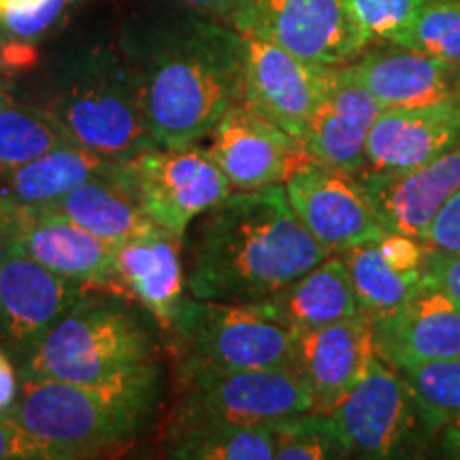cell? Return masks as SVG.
Returning a JSON list of instances; mask_svg holds the SVG:
<instances>
[{
	"label": "cell",
	"mask_w": 460,
	"mask_h": 460,
	"mask_svg": "<svg viewBox=\"0 0 460 460\" xmlns=\"http://www.w3.org/2000/svg\"><path fill=\"white\" fill-rule=\"evenodd\" d=\"M154 146H197L243 96V34L199 11L141 17L119 41Z\"/></svg>",
	"instance_id": "cell-1"
},
{
	"label": "cell",
	"mask_w": 460,
	"mask_h": 460,
	"mask_svg": "<svg viewBox=\"0 0 460 460\" xmlns=\"http://www.w3.org/2000/svg\"><path fill=\"white\" fill-rule=\"evenodd\" d=\"M190 296L262 303L331 256L305 230L284 186L230 190L188 228Z\"/></svg>",
	"instance_id": "cell-2"
},
{
	"label": "cell",
	"mask_w": 460,
	"mask_h": 460,
	"mask_svg": "<svg viewBox=\"0 0 460 460\" xmlns=\"http://www.w3.org/2000/svg\"><path fill=\"white\" fill-rule=\"evenodd\" d=\"M130 296L88 290L17 367L20 377L71 384H118L160 376L158 339Z\"/></svg>",
	"instance_id": "cell-3"
},
{
	"label": "cell",
	"mask_w": 460,
	"mask_h": 460,
	"mask_svg": "<svg viewBox=\"0 0 460 460\" xmlns=\"http://www.w3.org/2000/svg\"><path fill=\"white\" fill-rule=\"evenodd\" d=\"M13 418L41 446L45 460L96 458L122 450L154 416L160 376L118 384L20 377Z\"/></svg>",
	"instance_id": "cell-4"
},
{
	"label": "cell",
	"mask_w": 460,
	"mask_h": 460,
	"mask_svg": "<svg viewBox=\"0 0 460 460\" xmlns=\"http://www.w3.org/2000/svg\"><path fill=\"white\" fill-rule=\"evenodd\" d=\"M45 113L66 141L113 160H128L154 147L132 73L113 45L73 51L51 77Z\"/></svg>",
	"instance_id": "cell-5"
},
{
	"label": "cell",
	"mask_w": 460,
	"mask_h": 460,
	"mask_svg": "<svg viewBox=\"0 0 460 460\" xmlns=\"http://www.w3.org/2000/svg\"><path fill=\"white\" fill-rule=\"evenodd\" d=\"M177 384L197 376L295 365L296 332L261 303H222L186 296L171 329Z\"/></svg>",
	"instance_id": "cell-6"
},
{
	"label": "cell",
	"mask_w": 460,
	"mask_h": 460,
	"mask_svg": "<svg viewBox=\"0 0 460 460\" xmlns=\"http://www.w3.org/2000/svg\"><path fill=\"white\" fill-rule=\"evenodd\" d=\"M326 413L349 458H418L437 444L439 435L420 410L402 373L379 356L358 386Z\"/></svg>",
	"instance_id": "cell-7"
},
{
	"label": "cell",
	"mask_w": 460,
	"mask_h": 460,
	"mask_svg": "<svg viewBox=\"0 0 460 460\" xmlns=\"http://www.w3.org/2000/svg\"><path fill=\"white\" fill-rule=\"evenodd\" d=\"M314 411V399L296 369L211 373L180 382L169 429L200 424H273Z\"/></svg>",
	"instance_id": "cell-8"
},
{
	"label": "cell",
	"mask_w": 460,
	"mask_h": 460,
	"mask_svg": "<svg viewBox=\"0 0 460 460\" xmlns=\"http://www.w3.org/2000/svg\"><path fill=\"white\" fill-rule=\"evenodd\" d=\"M126 180L146 216L177 239L230 194V183L209 149L147 147L124 160Z\"/></svg>",
	"instance_id": "cell-9"
},
{
	"label": "cell",
	"mask_w": 460,
	"mask_h": 460,
	"mask_svg": "<svg viewBox=\"0 0 460 460\" xmlns=\"http://www.w3.org/2000/svg\"><path fill=\"white\" fill-rule=\"evenodd\" d=\"M230 26L324 66L348 65L371 45L345 0H239Z\"/></svg>",
	"instance_id": "cell-10"
},
{
	"label": "cell",
	"mask_w": 460,
	"mask_h": 460,
	"mask_svg": "<svg viewBox=\"0 0 460 460\" xmlns=\"http://www.w3.org/2000/svg\"><path fill=\"white\" fill-rule=\"evenodd\" d=\"M284 188L305 230L329 254L386 234L356 175L309 158L296 166Z\"/></svg>",
	"instance_id": "cell-11"
},
{
	"label": "cell",
	"mask_w": 460,
	"mask_h": 460,
	"mask_svg": "<svg viewBox=\"0 0 460 460\" xmlns=\"http://www.w3.org/2000/svg\"><path fill=\"white\" fill-rule=\"evenodd\" d=\"M88 290L15 245L0 269V348L20 367Z\"/></svg>",
	"instance_id": "cell-12"
},
{
	"label": "cell",
	"mask_w": 460,
	"mask_h": 460,
	"mask_svg": "<svg viewBox=\"0 0 460 460\" xmlns=\"http://www.w3.org/2000/svg\"><path fill=\"white\" fill-rule=\"evenodd\" d=\"M207 139V149L233 190L284 186L296 166L309 160L301 141L243 101L234 102L222 115Z\"/></svg>",
	"instance_id": "cell-13"
},
{
	"label": "cell",
	"mask_w": 460,
	"mask_h": 460,
	"mask_svg": "<svg viewBox=\"0 0 460 460\" xmlns=\"http://www.w3.org/2000/svg\"><path fill=\"white\" fill-rule=\"evenodd\" d=\"M243 41L241 101L301 141L324 88L326 66L303 60L264 39L243 34Z\"/></svg>",
	"instance_id": "cell-14"
},
{
	"label": "cell",
	"mask_w": 460,
	"mask_h": 460,
	"mask_svg": "<svg viewBox=\"0 0 460 460\" xmlns=\"http://www.w3.org/2000/svg\"><path fill=\"white\" fill-rule=\"evenodd\" d=\"M356 180L386 233L427 241L441 207L460 192V143L411 169L360 172Z\"/></svg>",
	"instance_id": "cell-15"
},
{
	"label": "cell",
	"mask_w": 460,
	"mask_h": 460,
	"mask_svg": "<svg viewBox=\"0 0 460 460\" xmlns=\"http://www.w3.org/2000/svg\"><path fill=\"white\" fill-rule=\"evenodd\" d=\"M373 318L360 312L349 318L296 335L295 365L314 399V411H329L367 376L376 358Z\"/></svg>",
	"instance_id": "cell-16"
},
{
	"label": "cell",
	"mask_w": 460,
	"mask_h": 460,
	"mask_svg": "<svg viewBox=\"0 0 460 460\" xmlns=\"http://www.w3.org/2000/svg\"><path fill=\"white\" fill-rule=\"evenodd\" d=\"M371 318L376 352L396 369L460 358V305L430 281Z\"/></svg>",
	"instance_id": "cell-17"
},
{
	"label": "cell",
	"mask_w": 460,
	"mask_h": 460,
	"mask_svg": "<svg viewBox=\"0 0 460 460\" xmlns=\"http://www.w3.org/2000/svg\"><path fill=\"white\" fill-rule=\"evenodd\" d=\"M382 105L345 75L343 66H326L324 88L303 135L309 158L358 175L365 166L369 130Z\"/></svg>",
	"instance_id": "cell-18"
},
{
	"label": "cell",
	"mask_w": 460,
	"mask_h": 460,
	"mask_svg": "<svg viewBox=\"0 0 460 460\" xmlns=\"http://www.w3.org/2000/svg\"><path fill=\"white\" fill-rule=\"evenodd\" d=\"M458 143L460 96L429 105L382 109L369 130L360 172L411 169Z\"/></svg>",
	"instance_id": "cell-19"
},
{
	"label": "cell",
	"mask_w": 460,
	"mask_h": 460,
	"mask_svg": "<svg viewBox=\"0 0 460 460\" xmlns=\"http://www.w3.org/2000/svg\"><path fill=\"white\" fill-rule=\"evenodd\" d=\"M17 245L32 261L51 273L79 281L92 290H111L124 295L115 279L113 245L56 214L48 207H26Z\"/></svg>",
	"instance_id": "cell-20"
},
{
	"label": "cell",
	"mask_w": 460,
	"mask_h": 460,
	"mask_svg": "<svg viewBox=\"0 0 460 460\" xmlns=\"http://www.w3.org/2000/svg\"><path fill=\"white\" fill-rule=\"evenodd\" d=\"M341 66L382 109L429 105L460 96V65L401 45L365 49Z\"/></svg>",
	"instance_id": "cell-21"
},
{
	"label": "cell",
	"mask_w": 460,
	"mask_h": 460,
	"mask_svg": "<svg viewBox=\"0 0 460 460\" xmlns=\"http://www.w3.org/2000/svg\"><path fill=\"white\" fill-rule=\"evenodd\" d=\"M430 250L422 239L386 233L341 252L360 312L379 315L427 286Z\"/></svg>",
	"instance_id": "cell-22"
},
{
	"label": "cell",
	"mask_w": 460,
	"mask_h": 460,
	"mask_svg": "<svg viewBox=\"0 0 460 460\" xmlns=\"http://www.w3.org/2000/svg\"><path fill=\"white\" fill-rule=\"evenodd\" d=\"M181 250L183 239L164 228L113 245V269L119 288L126 296L139 303L164 332L171 329L186 301Z\"/></svg>",
	"instance_id": "cell-23"
},
{
	"label": "cell",
	"mask_w": 460,
	"mask_h": 460,
	"mask_svg": "<svg viewBox=\"0 0 460 460\" xmlns=\"http://www.w3.org/2000/svg\"><path fill=\"white\" fill-rule=\"evenodd\" d=\"M43 207L68 217L111 245L143 237L160 228L137 203L126 180L124 160L115 163L111 171L90 177L65 197Z\"/></svg>",
	"instance_id": "cell-24"
},
{
	"label": "cell",
	"mask_w": 460,
	"mask_h": 460,
	"mask_svg": "<svg viewBox=\"0 0 460 460\" xmlns=\"http://www.w3.org/2000/svg\"><path fill=\"white\" fill-rule=\"evenodd\" d=\"M261 305L296 335L360 314L341 254L326 256Z\"/></svg>",
	"instance_id": "cell-25"
},
{
	"label": "cell",
	"mask_w": 460,
	"mask_h": 460,
	"mask_svg": "<svg viewBox=\"0 0 460 460\" xmlns=\"http://www.w3.org/2000/svg\"><path fill=\"white\" fill-rule=\"evenodd\" d=\"M115 163L119 160L65 141L31 163L0 172V197L26 207L54 203L90 177L111 171Z\"/></svg>",
	"instance_id": "cell-26"
},
{
	"label": "cell",
	"mask_w": 460,
	"mask_h": 460,
	"mask_svg": "<svg viewBox=\"0 0 460 460\" xmlns=\"http://www.w3.org/2000/svg\"><path fill=\"white\" fill-rule=\"evenodd\" d=\"M164 454L180 460H271L269 424H200L166 430Z\"/></svg>",
	"instance_id": "cell-27"
},
{
	"label": "cell",
	"mask_w": 460,
	"mask_h": 460,
	"mask_svg": "<svg viewBox=\"0 0 460 460\" xmlns=\"http://www.w3.org/2000/svg\"><path fill=\"white\" fill-rule=\"evenodd\" d=\"M65 141L66 137L45 109L13 101L0 107V172L31 163Z\"/></svg>",
	"instance_id": "cell-28"
},
{
	"label": "cell",
	"mask_w": 460,
	"mask_h": 460,
	"mask_svg": "<svg viewBox=\"0 0 460 460\" xmlns=\"http://www.w3.org/2000/svg\"><path fill=\"white\" fill-rule=\"evenodd\" d=\"M275 437L278 460L349 458L335 424L324 411H305L269 424Z\"/></svg>",
	"instance_id": "cell-29"
},
{
	"label": "cell",
	"mask_w": 460,
	"mask_h": 460,
	"mask_svg": "<svg viewBox=\"0 0 460 460\" xmlns=\"http://www.w3.org/2000/svg\"><path fill=\"white\" fill-rule=\"evenodd\" d=\"M393 45L460 65V0H424Z\"/></svg>",
	"instance_id": "cell-30"
},
{
	"label": "cell",
	"mask_w": 460,
	"mask_h": 460,
	"mask_svg": "<svg viewBox=\"0 0 460 460\" xmlns=\"http://www.w3.org/2000/svg\"><path fill=\"white\" fill-rule=\"evenodd\" d=\"M399 371L437 433L460 418V358L424 362Z\"/></svg>",
	"instance_id": "cell-31"
},
{
	"label": "cell",
	"mask_w": 460,
	"mask_h": 460,
	"mask_svg": "<svg viewBox=\"0 0 460 460\" xmlns=\"http://www.w3.org/2000/svg\"><path fill=\"white\" fill-rule=\"evenodd\" d=\"M84 0H0V39L41 43L60 31Z\"/></svg>",
	"instance_id": "cell-32"
},
{
	"label": "cell",
	"mask_w": 460,
	"mask_h": 460,
	"mask_svg": "<svg viewBox=\"0 0 460 460\" xmlns=\"http://www.w3.org/2000/svg\"><path fill=\"white\" fill-rule=\"evenodd\" d=\"M424 0H345L349 13L371 41L393 43L410 26Z\"/></svg>",
	"instance_id": "cell-33"
},
{
	"label": "cell",
	"mask_w": 460,
	"mask_h": 460,
	"mask_svg": "<svg viewBox=\"0 0 460 460\" xmlns=\"http://www.w3.org/2000/svg\"><path fill=\"white\" fill-rule=\"evenodd\" d=\"M427 243L435 250L460 254V192L439 209L429 228Z\"/></svg>",
	"instance_id": "cell-34"
},
{
	"label": "cell",
	"mask_w": 460,
	"mask_h": 460,
	"mask_svg": "<svg viewBox=\"0 0 460 460\" xmlns=\"http://www.w3.org/2000/svg\"><path fill=\"white\" fill-rule=\"evenodd\" d=\"M0 460H45L41 446L13 418L0 416Z\"/></svg>",
	"instance_id": "cell-35"
},
{
	"label": "cell",
	"mask_w": 460,
	"mask_h": 460,
	"mask_svg": "<svg viewBox=\"0 0 460 460\" xmlns=\"http://www.w3.org/2000/svg\"><path fill=\"white\" fill-rule=\"evenodd\" d=\"M429 281L460 305V254L430 250Z\"/></svg>",
	"instance_id": "cell-36"
},
{
	"label": "cell",
	"mask_w": 460,
	"mask_h": 460,
	"mask_svg": "<svg viewBox=\"0 0 460 460\" xmlns=\"http://www.w3.org/2000/svg\"><path fill=\"white\" fill-rule=\"evenodd\" d=\"M37 43L17 41V39H0V71L4 75L26 73L37 65Z\"/></svg>",
	"instance_id": "cell-37"
},
{
	"label": "cell",
	"mask_w": 460,
	"mask_h": 460,
	"mask_svg": "<svg viewBox=\"0 0 460 460\" xmlns=\"http://www.w3.org/2000/svg\"><path fill=\"white\" fill-rule=\"evenodd\" d=\"M22 217H24L22 205L0 197V269L7 262L11 252L15 250L22 230Z\"/></svg>",
	"instance_id": "cell-38"
},
{
	"label": "cell",
	"mask_w": 460,
	"mask_h": 460,
	"mask_svg": "<svg viewBox=\"0 0 460 460\" xmlns=\"http://www.w3.org/2000/svg\"><path fill=\"white\" fill-rule=\"evenodd\" d=\"M20 371L15 360L0 348V416H11L20 399Z\"/></svg>",
	"instance_id": "cell-39"
},
{
	"label": "cell",
	"mask_w": 460,
	"mask_h": 460,
	"mask_svg": "<svg viewBox=\"0 0 460 460\" xmlns=\"http://www.w3.org/2000/svg\"><path fill=\"white\" fill-rule=\"evenodd\" d=\"M180 3H183L190 9L199 11V13H205L230 26L234 11H237L239 0H180Z\"/></svg>",
	"instance_id": "cell-40"
},
{
	"label": "cell",
	"mask_w": 460,
	"mask_h": 460,
	"mask_svg": "<svg viewBox=\"0 0 460 460\" xmlns=\"http://www.w3.org/2000/svg\"><path fill=\"white\" fill-rule=\"evenodd\" d=\"M437 450L439 456L460 460V418L447 422L437 435Z\"/></svg>",
	"instance_id": "cell-41"
},
{
	"label": "cell",
	"mask_w": 460,
	"mask_h": 460,
	"mask_svg": "<svg viewBox=\"0 0 460 460\" xmlns=\"http://www.w3.org/2000/svg\"><path fill=\"white\" fill-rule=\"evenodd\" d=\"M11 101V85L7 82V75L0 71V107L7 105Z\"/></svg>",
	"instance_id": "cell-42"
}]
</instances>
